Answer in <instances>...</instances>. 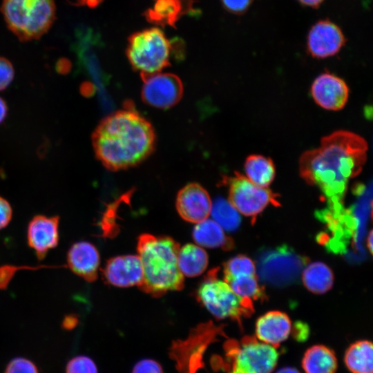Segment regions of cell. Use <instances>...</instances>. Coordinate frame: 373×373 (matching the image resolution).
Returning <instances> with one entry per match:
<instances>
[{
  "label": "cell",
  "mask_w": 373,
  "mask_h": 373,
  "mask_svg": "<svg viewBox=\"0 0 373 373\" xmlns=\"http://www.w3.org/2000/svg\"><path fill=\"white\" fill-rule=\"evenodd\" d=\"M12 216V209L10 203L0 197V230L10 223Z\"/></svg>",
  "instance_id": "34"
},
{
  "label": "cell",
  "mask_w": 373,
  "mask_h": 373,
  "mask_svg": "<svg viewBox=\"0 0 373 373\" xmlns=\"http://www.w3.org/2000/svg\"><path fill=\"white\" fill-rule=\"evenodd\" d=\"M229 202L241 214L254 220L269 204L280 205L277 195L268 187L259 186L236 172L227 179Z\"/></svg>",
  "instance_id": "8"
},
{
  "label": "cell",
  "mask_w": 373,
  "mask_h": 373,
  "mask_svg": "<svg viewBox=\"0 0 373 373\" xmlns=\"http://www.w3.org/2000/svg\"><path fill=\"white\" fill-rule=\"evenodd\" d=\"M71 68L70 61L66 58L59 59L56 64V70L61 74L68 73Z\"/></svg>",
  "instance_id": "35"
},
{
  "label": "cell",
  "mask_w": 373,
  "mask_h": 373,
  "mask_svg": "<svg viewBox=\"0 0 373 373\" xmlns=\"http://www.w3.org/2000/svg\"><path fill=\"white\" fill-rule=\"evenodd\" d=\"M302 367L305 373H335L337 360L331 349L316 345L309 347L304 354Z\"/></svg>",
  "instance_id": "20"
},
{
  "label": "cell",
  "mask_w": 373,
  "mask_h": 373,
  "mask_svg": "<svg viewBox=\"0 0 373 373\" xmlns=\"http://www.w3.org/2000/svg\"><path fill=\"white\" fill-rule=\"evenodd\" d=\"M193 238L200 247L230 249L233 246V241L226 236L224 229L213 220L209 218L196 223Z\"/></svg>",
  "instance_id": "19"
},
{
  "label": "cell",
  "mask_w": 373,
  "mask_h": 373,
  "mask_svg": "<svg viewBox=\"0 0 373 373\" xmlns=\"http://www.w3.org/2000/svg\"><path fill=\"white\" fill-rule=\"evenodd\" d=\"M224 280L238 296L251 300H264L265 292L258 283L256 275H239L224 278Z\"/></svg>",
  "instance_id": "25"
},
{
  "label": "cell",
  "mask_w": 373,
  "mask_h": 373,
  "mask_svg": "<svg viewBox=\"0 0 373 373\" xmlns=\"http://www.w3.org/2000/svg\"><path fill=\"white\" fill-rule=\"evenodd\" d=\"M104 0H77L76 5L86 6L89 8H95L99 6Z\"/></svg>",
  "instance_id": "37"
},
{
  "label": "cell",
  "mask_w": 373,
  "mask_h": 373,
  "mask_svg": "<svg viewBox=\"0 0 373 373\" xmlns=\"http://www.w3.org/2000/svg\"><path fill=\"white\" fill-rule=\"evenodd\" d=\"M372 238H373V236H372V231H370V233L367 236V247L370 251V253L372 254Z\"/></svg>",
  "instance_id": "41"
},
{
  "label": "cell",
  "mask_w": 373,
  "mask_h": 373,
  "mask_svg": "<svg viewBox=\"0 0 373 373\" xmlns=\"http://www.w3.org/2000/svg\"><path fill=\"white\" fill-rule=\"evenodd\" d=\"M8 113V107L5 101L0 97V123L6 118Z\"/></svg>",
  "instance_id": "39"
},
{
  "label": "cell",
  "mask_w": 373,
  "mask_h": 373,
  "mask_svg": "<svg viewBox=\"0 0 373 373\" xmlns=\"http://www.w3.org/2000/svg\"><path fill=\"white\" fill-rule=\"evenodd\" d=\"M54 268V267H60L59 266H37V267H30V266H15L11 265H4L0 267V289L4 290L7 289L9 283L11 280L15 275V274L21 269H28V270H37L41 268Z\"/></svg>",
  "instance_id": "29"
},
{
  "label": "cell",
  "mask_w": 373,
  "mask_h": 373,
  "mask_svg": "<svg viewBox=\"0 0 373 373\" xmlns=\"http://www.w3.org/2000/svg\"><path fill=\"white\" fill-rule=\"evenodd\" d=\"M301 4L314 8H318L324 0H298Z\"/></svg>",
  "instance_id": "38"
},
{
  "label": "cell",
  "mask_w": 373,
  "mask_h": 373,
  "mask_svg": "<svg viewBox=\"0 0 373 373\" xmlns=\"http://www.w3.org/2000/svg\"><path fill=\"white\" fill-rule=\"evenodd\" d=\"M291 329V320L286 314L271 311L258 319L256 324V338L277 348L288 338Z\"/></svg>",
  "instance_id": "18"
},
{
  "label": "cell",
  "mask_w": 373,
  "mask_h": 373,
  "mask_svg": "<svg viewBox=\"0 0 373 373\" xmlns=\"http://www.w3.org/2000/svg\"><path fill=\"white\" fill-rule=\"evenodd\" d=\"M153 6L143 15L153 24L175 28V23L184 15L196 16L200 11L193 8L195 0H153Z\"/></svg>",
  "instance_id": "16"
},
{
  "label": "cell",
  "mask_w": 373,
  "mask_h": 373,
  "mask_svg": "<svg viewBox=\"0 0 373 373\" xmlns=\"http://www.w3.org/2000/svg\"><path fill=\"white\" fill-rule=\"evenodd\" d=\"M345 38L341 28L325 19L316 23L307 36V47L310 55L323 59L337 54L345 45Z\"/></svg>",
  "instance_id": "11"
},
{
  "label": "cell",
  "mask_w": 373,
  "mask_h": 373,
  "mask_svg": "<svg viewBox=\"0 0 373 373\" xmlns=\"http://www.w3.org/2000/svg\"><path fill=\"white\" fill-rule=\"evenodd\" d=\"M306 262V258L284 247L268 251L262 256L259 272L262 279L269 283L285 285L297 278Z\"/></svg>",
  "instance_id": "9"
},
{
  "label": "cell",
  "mask_w": 373,
  "mask_h": 373,
  "mask_svg": "<svg viewBox=\"0 0 373 373\" xmlns=\"http://www.w3.org/2000/svg\"><path fill=\"white\" fill-rule=\"evenodd\" d=\"M155 142L151 124L131 107L104 117L92 135L97 158L111 171L139 164L152 153Z\"/></svg>",
  "instance_id": "2"
},
{
  "label": "cell",
  "mask_w": 373,
  "mask_h": 373,
  "mask_svg": "<svg viewBox=\"0 0 373 373\" xmlns=\"http://www.w3.org/2000/svg\"><path fill=\"white\" fill-rule=\"evenodd\" d=\"M200 302L218 319L229 318L239 323L254 312L253 300L236 294L218 278V269L210 270L197 293Z\"/></svg>",
  "instance_id": "6"
},
{
  "label": "cell",
  "mask_w": 373,
  "mask_h": 373,
  "mask_svg": "<svg viewBox=\"0 0 373 373\" xmlns=\"http://www.w3.org/2000/svg\"><path fill=\"white\" fill-rule=\"evenodd\" d=\"M178 40H169L157 28L145 29L131 35L128 39L126 54L132 68L140 75L161 72L170 66V57L177 51Z\"/></svg>",
  "instance_id": "5"
},
{
  "label": "cell",
  "mask_w": 373,
  "mask_h": 373,
  "mask_svg": "<svg viewBox=\"0 0 373 373\" xmlns=\"http://www.w3.org/2000/svg\"><path fill=\"white\" fill-rule=\"evenodd\" d=\"M245 177L254 184L268 187L276 175L274 164L271 159L261 155H250L245 162Z\"/></svg>",
  "instance_id": "22"
},
{
  "label": "cell",
  "mask_w": 373,
  "mask_h": 373,
  "mask_svg": "<svg viewBox=\"0 0 373 373\" xmlns=\"http://www.w3.org/2000/svg\"><path fill=\"white\" fill-rule=\"evenodd\" d=\"M311 94L319 106L328 111H338L345 106L348 100L349 88L341 78L325 73L313 82Z\"/></svg>",
  "instance_id": "13"
},
{
  "label": "cell",
  "mask_w": 373,
  "mask_h": 373,
  "mask_svg": "<svg viewBox=\"0 0 373 373\" xmlns=\"http://www.w3.org/2000/svg\"><path fill=\"white\" fill-rule=\"evenodd\" d=\"M14 78V68L9 60L0 57V91L6 89Z\"/></svg>",
  "instance_id": "31"
},
{
  "label": "cell",
  "mask_w": 373,
  "mask_h": 373,
  "mask_svg": "<svg viewBox=\"0 0 373 373\" xmlns=\"http://www.w3.org/2000/svg\"><path fill=\"white\" fill-rule=\"evenodd\" d=\"M66 261V265L75 275L87 282L97 279L100 258L93 244L87 241L75 242L68 250Z\"/></svg>",
  "instance_id": "17"
},
{
  "label": "cell",
  "mask_w": 373,
  "mask_h": 373,
  "mask_svg": "<svg viewBox=\"0 0 373 373\" xmlns=\"http://www.w3.org/2000/svg\"><path fill=\"white\" fill-rule=\"evenodd\" d=\"M227 373H272L278 360L276 348L254 336L227 343Z\"/></svg>",
  "instance_id": "7"
},
{
  "label": "cell",
  "mask_w": 373,
  "mask_h": 373,
  "mask_svg": "<svg viewBox=\"0 0 373 373\" xmlns=\"http://www.w3.org/2000/svg\"><path fill=\"white\" fill-rule=\"evenodd\" d=\"M367 149V142L359 135L335 131L323 137L319 146L301 155L300 176L322 191L333 210L341 209L349 181L362 171Z\"/></svg>",
  "instance_id": "1"
},
{
  "label": "cell",
  "mask_w": 373,
  "mask_h": 373,
  "mask_svg": "<svg viewBox=\"0 0 373 373\" xmlns=\"http://www.w3.org/2000/svg\"><path fill=\"white\" fill-rule=\"evenodd\" d=\"M213 220L227 231L236 230L240 224L239 212L225 199L218 198L212 203L211 213Z\"/></svg>",
  "instance_id": "26"
},
{
  "label": "cell",
  "mask_w": 373,
  "mask_h": 373,
  "mask_svg": "<svg viewBox=\"0 0 373 373\" xmlns=\"http://www.w3.org/2000/svg\"><path fill=\"white\" fill-rule=\"evenodd\" d=\"M276 373H300L298 370L291 367H282Z\"/></svg>",
  "instance_id": "40"
},
{
  "label": "cell",
  "mask_w": 373,
  "mask_h": 373,
  "mask_svg": "<svg viewBox=\"0 0 373 373\" xmlns=\"http://www.w3.org/2000/svg\"><path fill=\"white\" fill-rule=\"evenodd\" d=\"M1 11L8 29L23 42L39 39L56 18L55 0H3Z\"/></svg>",
  "instance_id": "4"
},
{
  "label": "cell",
  "mask_w": 373,
  "mask_h": 373,
  "mask_svg": "<svg viewBox=\"0 0 373 373\" xmlns=\"http://www.w3.org/2000/svg\"><path fill=\"white\" fill-rule=\"evenodd\" d=\"M212 202L208 192L199 184L190 183L178 193L176 208L186 221L198 223L211 213Z\"/></svg>",
  "instance_id": "14"
},
{
  "label": "cell",
  "mask_w": 373,
  "mask_h": 373,
  "mask_svg": "<svg viewBox=\"0 0 373 373\" xmlns=\"http://www.w3.org/2000/svg\"><path fill=\"white\" fill-rule=\"evenodd\" d=\"M66 373H97L95 362L86 356H77L67 364Z\"/></svg>",
  "instance_id": "28"
},
{
  "label": "cell",
  "mask_w": 373,
  "mask_h": 373,
  "mask_svg": "<svg viewBox=\"0 0 373 373\" xmlns=\"http://www.w3.org/2000/svg\"><path fill=\"white\" fill-rule=\"evenodd\" d=\"M179 244L168 236L144 233L137 242L143 280L139 287L146 293L159 297L169 291L181 289L184 276L178 266Z\"/></svg>",
  "instance_id": "3"
},
{
  "label": "cell",
  "mask_w": 373,
  "mask_h": 373,
  "mask_svg": "<svg viewBox=\"0 0 373 373\" xmlns=\"http://www.w3.org/2000/svg\"><path fill=\"white\" fill-rule=\"evenodd\" d=\"M345 363L352 373H372L373 347L368 341L352 344L346 350Z\"/></svg>",
  "instance_id": "23"
},
{
  "label": "cell",
  "mask_w": 373,
  "mask_h": 373,
  "mask_svg": "<svg viewBox=\"0 0 373 373\" xmlns=\"http://www.w3.org/2000/svg\"><path fill=\"white\" fill-rule=\"evenodd\" d=\"M207 252L196 245L187 244L180 248L178 266L183 276L195 277L205 271L208 265Z\"/></svg>",
  "instance_id": "21"
},
{
  "label": "cell",
  "mask_w": 373,
  "mask_h": 373,
  "mask_svg": "<svg viewBox=\"0 0 373 373\" xmlns=\"http://www.w3.org/2000/svg\"><path fill=\"white\" fill-rule=\"evenodd\" d=\"M302 280L305 287L314 294L329 291L334 283V274L328 266L321 262L308 265L303 271Z\"/></svg>",
  "instance_id": "24"
},
{
  "label": "cell",
  "mask_w": 373,
  "mask_h": 373,
  "mask_svg": "<svg viewBox=\"0 0 373 373\" xmlns=\"http://www.w3.org/2000/svg\"><path fill=\"white\" fill-rule=\"evenodd\" d=\"M132 373H163V369L155 360L144 358L135 365Z\"/></svg>",
  "instance_id": "32"
},
{
  "label": "cell",
  "mask_w": 373,
  "mask_h": 373,
  "mask_svg": "<svg viewBox=\"0 0 373 373\" xmlns=\"http://www.w3.org/2000/svg\"><path fill=\"white\" fill-rule=\"evenodd\" d=\"M224 8L231 13L241 15L249 8L254 0H221Z\"/></svg>",
  "instance_id": "33"
},
{
  "label": "cell",
  "mask_w": 373,
  "mask_h": 373,
  "mask_svg": "<svg viewBox=\"0 0 373 373\" xmlns=\"http://www.w3.org/2000/svg\"><path fill=\"white\" fill-rule=\"evenodd\" d=\"M5 373H38V370L32 361L19 357L10 361Z\"/></svg>",
  "instance_id": "30"
},
{
  "label": "cell",
  "mask_w": 373,
  "mask_h": 373,
  "mask_svg": "<svg viewBox=\"0 0 373 373\" xmlns=\"http://www.w3.org/2000/svg\"><path fill=\"white\" fill-rule=\"evenodd\" d=\"M224 278L239 275H255L256 267L248 257L238 255L231 258L224 265Z\"/></svg>",
  "instance_id": "27"
},
{
  "label": "cell",
  "mask_w": 373,
  "mask_h": 373,
  "mask_svg": "<svg viewBox=\"0 0 373 373\" xmlns=\"http://www.w3.org/2000/svg\"><path fill=\"white\" fill-rule=\"evenodd\" d=\"M108 283L119 287L140 286L143 270L138 256H119L109 259L103 270Z\"/></svg>",
  "instance_id": "15"
},
{
  "label": "cell",
  "mask_w": 373,
  "mask_h": 373,
  "mask_svg": "<svg viewBox=\"0 0 373 373\" xmlns=\"http://www.w3.org/2000/svg\"><path fill=\"white\" fill-rule=\"evenodd\" d=\"M78 319L75 315L70 314L64 318L62 326L65 329L69 330L73 329L77 324Z\"/></svg>",
  "instance_id": "36"
},
{
  "label": "cell",
  "mask_w": 373,
  "mask_h": 373,
  "mask_svg": "<svg viewBox=\"0 0 373 373\" xmlns=\"http://www.w3.org/2000/svg\"><path fill=\"white\" fill-rule=\"evenodd\" d=\"M143 80L142 98L145 104L160 109L176 105L183 95L180 79L172 73L161 72L141 75Z\"/></svg>",
  "instance_id": "10"
},
{
  "label": "cell",
  "mask_w": 373,
  "mask_h": 373,
  "mask_svg": "<svg viewBox=\"0 0 373 373\" xmlns=\"http://www.w3.org/2000/svg\"><path fill=\"white\" fill-rule=\"evenodd\" d=\"M59 217L37 215L27 227V242L39 260L44 259L48 251L59 243Z\"/></svg>",
  "instance_id": "12"
}]
</instances>
